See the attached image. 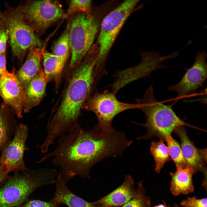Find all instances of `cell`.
Instances as JSON below:
<instances>
[{"instance_id": "1", "label": "cell", "mask_w": 207, "mask_h": 207, "mask_svg": "<svg viewBox=\"0 0 207 207\" xmlns=\"http://www.w3.org/2000/svg\"><path fill=\"white\" fill-rule=\"evenodd\" d=\"M132 142L114 128L105 131L95 125L86 130L78 124L60 137L56 148L37 163L53 157L52 162L60 168L58 177L66 183L76 176L90 178V171L95 164L107 157L122 156Z\"/></svg>"}, {"instance_id": "2", "label": "cell", "mask_w": 207, "mask_h": 207, "mask_svg": "<svg viewBox=\"0 0 207 207\" xmlns=\"http://www.w3.org/2000/svg\"><path fill=\"white\" fill-rule=\"evenodd\" d=\"M97 59V55L87 58L73 74L59 107L47 126V144H54L56 138L78 124L81 110L96 85L94 73Z\"/></svg>"}, {"instance_id": "3", "label": "cell", "mask_w": 207, "mask_h": 207, "mask_svg": "<svg viewBox=\"0 0 207 207\" xmlns=\"http://www.w3.org/2000/svg\"><path fill=\"white\" fill-rule=\"evenodd\" d=\"M136 101L138 109L144 113L146 120L144 124L136 123L147 130L146 134L138 137L137 140L156 137L164 141L166 136L171 135L175 129L180 126H185L204 131L187 123L178 117L172 105L164 104L157 101L154 96L152 85L148 87L142 98L137 99Z\"/></svg>"}, {"instance_id": "4", "label": "cell", "mask_w": 207, "mask_h": 207, "mask_svg": "<svg viewBox=\"0 0 207 207\" xmlns=\"http://www.w3.org/2000/svg\"><path fill=\"white\" fill-rule=\"evenodd\" d=\"M57 176L56 170L51 168L16 172L0 190V207L20 206L38 188L55 183Z\"/></svg>"}, {"instance_id": "5", "label": "cell", "mask_w": 207, "mask_h": 207, "mask_svg": "<svg viewBox=\"0 0 207 207\" xmlns=\"http://www.w3.org/2000/svg\"><path fill=\"white\" fill-rule=\"evenodd\" d=\"M138 0H126L108 14L101 24L97 39L99 53L95 70L102 74L106 71L104 62L120 30L132 12Z\"/></svg>"}, {"instance_id": "6", "label": "cell", "mask_w": 207, "mask_h": 207, "mask_svg": "<svg viewBox=\"0 0 207 207\" xmlns=\"http://www.w3.org/2000/svg\"><path fill=\"white\" fill-rule=\"evenodd\" d=\"M0 20L8 30L12 53L20 61L30 48H42L41 41L27 23L20 8L0 12Z\"/></svg>"}, {"instance_id": "7", "label": "cell", "mask_w": 207, "mask_h": 207, "mask_svg": "<svg viewBox=\"0 0 207 207\" xmlns=\"http://www.w3.org/2000/svg\"><path fill=\"white\" fill-rule=\"evenodd\" d=\"M70 22V66L72 68L79 64L89 50L97 33L99 24L90 13L75 14Z\"/></svg>"}, {"instance_id": "8", "label": "cell", "mask_w": 207, "mask_h": 207, "mask_svg": "<svg viewBox=\"0 0 207 207\" xmlns=\"http://www.w3.org/2000/svg\"><path fill=\"white\" fill-rule=\"evenodd\" d=\"M116 94L108 90L99 92L97 91L90 96L84 104L86 110L94 113L98 120L95 126L103 131H109L113 129L112 123L114 118L119 113L126 110L138 109L136 104L121 102L117 98Z\"/></svg>"}, {"instance_id": "9", "label": "cell", "mask_w": 207, "mask_h": 207, "mask_svg": "<svg viewBox=\"0 0 207 207\" xmlns=\"http://www.w3.org/2000/svg\"><path fill=\"white\" fill-rule=\"evenodd\" d=\"M179 51L167 55L162 56L159 51L144 52L140 63L135 66L117 72L115 80L110 85L112 91L116 94L123 87L141 78L149 76L153 72L165 67L162 63L177 57Z\"/></svg>"}, {"instance_id": "10", "label": "cell", "mask_w": 207, "mask_h": 207, "mask_svg": "<svg viewBox=\"0 0 207 207\" xmlns=\"http://www.w3.org/2000/svg\"><path fill=\"white\" fill-rule=\"evenodd\" d=\"M20 9L28 24L37 32L43 31L53 23L66 16L61 5L57 1H33Z\"/></svg>"}, {"instance_id": "11", "label": "cell", "mask_w": 207, "mask_h": 207, "mask_svg": "<svg viewBox=\"0 0 207 207\" xmlns=\"http://www.w3.org/2000/svg\"><path fill=\"white\" fill-rule=\"evenodd\" d=\"M28 133L27 125L19 124L14 138L1 150L0 164L5 166L9 172L28 169L24 164V155L27 150L26 141Z\"/></svg>"}, {"instance_id": "12", "label": "cell", "mask_w": 207, "mask_h": 207, "mask_svg": "<svg viewBox=\"0 0 207 207\" xmlns=\"http://www.w3.org/2000/svg\"><path fill=\"white\" fill-rule=\"evenodd\" d=\"M206 57L205 51L198 52L192 66L187 70L178 83L169 86L168 90L176 93L181 97L193 93L202 87L207 78Z\"/></svg>"}, {"instance_id": "13", "label": "cell", "mask_w": 207, "mask_h": 207, "mask_svg": "<svg viewBox=\"0 0 207 207\" xmlns=\"http://www.w3.org/2000/svg\"><path fill=\"white\" fill-rule=\"evenodd\" d=\"M14 68L0 78V96L18 118L22 117L24 91L17 78Z\"/></svg>"}, {"instance_id": "14", "label": "cell", "mask_w": 207, "mask_h": 207, "mask_svg": "<svg viewBox=\"0 0 207 207\" xmlns=\"http://www.w3.org/2000/svg\"><path fill=\"white\" fill-rule=\"evenodd\" d=\"M179 137L181 147L183 156L187 166L195 173L202 172L204 177L207 176V169L198 149L189 138L184 126H180L174 131Z\"/></svg>"}, {"instance_id": "15", "label": "cell", "mask_w": 207, "mask_h": 207, "mask_svg": "<svg viewBox=\"0 0 207 207\" xmlns=\"http://www.w3.org/2000/svg\"><path fill=\"white\" fill-rule=\"evenodd\" d=\"M132 177L126 175L123 183L112 191L93 202L102 207H120L130 200L134 196L136 189Z\"/></svg>"}, {"instance_id": "16", "label": "cell", "mask_w": 207, "mask_h": 207, "mask_svg": "<svg viewBox=\"0 0 207 207\" xmlns=\"http://www.w3.org/2000/svg\"><path fill=\"white\" fill-rule=\"evenodd\" d=\"M29 50L25 62L15 73L24 91L30 81L42 69L41 62L43 50L37 47H32Z\"/></svg>"}, {"instance_id": "17", "label": "cell", "mask_w": 207, "mask_h": 207, "mask_svg": "<svg viewBox=\"0 0 207 207\" xmlns=\"http://www.w3.org/2000/svg\"><path fill=\"white\" fill-rule=\"evenodd\" d=\"M48 82L42 69L30 81L24 91L23 107L24 112L28 113L39 103L45 94Z\"/></svg>"}, {"instance_id": "18", "label": "cell", "mask_w": 207, "mask_h": 207, "mask_svg": "<svg viewBox=\"0 0 207 207\" xmlns=\"http://www.w3.org/2000/svg\"><path fill=\"white\" fill-rule=\"evenodd\" d=\"M195 172L187 166L183 168H177L174 172H170L171 177L170 191L173 195L183 194L187 195L193 193L194 190L192 177Z\"/></svg>"}, {"instance_id": "19", "label": "cell", "mask_w": 207, "mask_h": 207, "mask_svg": "<svg viewBox=\"0 0 207 207\" xmlns=\"http://www.w3.org/2000/svg\"><path fill=\"white\" fill-rule=\"evenodd\" d=\"M55 183V194L52 200L59 205L65 204L68 207H102L75 195L68 188L66 183L58 176Z\"/></svg>"}, {"instance_id": "20", "label": "cell", "mask_w": 207, "mask_h": 207, "mask_svg": "<svg viewBox=\"0 0 207 207\" xmlns=\"http://www.w3.org/2000/svg\"><path fill=\"white\" fill-rule=\"evenodd\" d=\"M14 115L11 108L2 103L0 107V151L12 140L19 124L14 117Z\"/></svg>"}, {"instance_id": "21", "label": "cell", "mask_w": 207, "mask_h": 207, "mask_svg": "<svg viewBox=\"0 0 207 207\" xmlns=\"http://www.w3.org/2000/svg\"><path fill=\"white\" fill-rule=\"evenodd\" d=\"M43 72L48 81L60 77L66 62L52 53L43 50Z\"/></svg>"}, {"instance_id": "22", "label": "cell", "mask_w": 207, "mask_h": 207, "mask_svg": "<svg viewBox=\"0 0 207 207\" xmlns=\"http://www.w3.org/2000/svg\"><path fill=\"white\" fill-rule=\"evenodd\" d=\"M164 141L161 139L158 141H152L150 147V152L155 163L154 170L157 173H159L165 163L171 160L168 148Z\"/></svg>"}, {"instance_id": "23", "label": "cell", "mask_w": 207, "mask_h": 207, "mask_svg": "<svg viewBox=\"0 0 207 207\" xmlns=\"http://www.w3.org/2000/svg\"><path fill=\"white\" fill-rule=\"evenodd\" d=\"M70 29L69 22L62 34L54 44L52 49L53 54L65 62L68 58L70 50Z\"/></svg>"}, {"instance_id": "24", "label": "cell", "mask_w": 207, "mask_h": 207, "mask_svg": "<svg viewBox=\"0 0 207 207\" xmlns=\"http://www.w3.org/2000/svg\"><path fill=\"white\" fill-rule=\"evenodd\" d=\"M168 148L170 159L174 162L177 168H183L187 166L183 155L181 146L171 136L165 138Z\"/></svg>"}, {"instance_id": "25", "label": "cell", "mask_w": 207, "mask_h": 207, "mask_svg": "<svg viewBox=\"0 0 207 207\" xmlns=\"http://www.w3.org/2000/svg\"><path fill=\"white\" fill-rule=\"evenodd\" d=\"M150 198L146 195L142 182L137 183V188L134 197L128 202L120 207H151Z\"/></svg>"}, {"instance_id": "26", "label": "cell", "mask_w": 207, "mask_h": 207, "mask_svg": "<svg viewBox=\"0 0 207 207\" xmlns=\"http://www.w3.org/2000/svg\"><path fill=\"white\" fill-rule=\"evenodd\" d=\"M91 4V0H71L66 14V16L79 13H90Z\"/></svg>"}, {"instance_id": "27", "label": "cell", "mask_w": 207, "mask_h": 207, "mask_svg": "<svg viewBox=\"0 0 207 207\" xmlns=\"http://www.w3.org/2000/svg\"><path fill=\"white\" fill-rule=\"evenodd\" d=\"M207 198L197 199L195 197H188L180 203L182 207H207Z\"/></svg>"}, {"instance_id": "28", "label": "cell", "mask_w": 207, "mask_h": 207, "mask_svg": "<svg viewBox=\"0 0 207 207\" xmlns=\"http://www.w3.org/2000/svg\"><path fill=\"white\" fill-rule=\"evenodd\" d=\"M8 38V30L4 24L0 20V54L5 53Z\"/></svg>"}, {"instance_id": "29", "label": "cell", "mask_w": 207, "mask_h": 207, "mask_svg": "<svg viewBox=\"0 0 207 207\" xmlns=\"http://www.w3.org/2000/svg\"><path fill=\"white\" fill-rule=\"evenodd\" d=\"M59 205L52 200L49 202L35 200L28 201L21 207H57Z\"/></svg>"}, {"instance_id": "30", "label": "cell", "mask_w": 207, "mask_h": 207, "mask_svg": "<svg viewBox=\"0 0 207 207\" xmlns=\"http://www.w3.org/2000/svg\"><path fill=\"white\" fill-rule=\"evenodd\" d=\"M7 70L5 53H4L0 54V78Z\"/></svg>"}, {"instance_id": "31", "label": "cell", "mask_w": 207, "mask_h": 207, "mask_svg": "<svg viewBox=\"0 0 207 207\" xmlns=\"http://www.w3.org/2000/svg\"><path fill=\"white\" fill-rule=\"evenodd\" d=\"M9 172L5 166L0 164V184L4 180Z\"/></svg>"}, {"instance_id": "32", "label": "cell", "mask_w": 207, "mask_h": 207, "mask_svg": "<svg viewBox=\"0 0 207 207\" xmlns=\"http://www.w3.org/2000/svg\"><path fill=\"white\" fill-rule=\"evenodd\" d=\"M200 155L204 161L206 162V150L199 149Z\"/></svg>"}, {"instance_id": "33", "label": "cell", "mask_w": 207, "mask_h": 207, "mask_svg": "<svg viewBox=\"0 0 207 207\" xmlns=\"http://www.w3.org/2000/svg\"><path fill=\"white\" fill-rule=\"evenodd\" d=\"M164 204H160L157 205H156L154 207H166L164 202H163Z\"/></svg>"}, {"instance_id": "34", "label": "cell", "mask_w": 207, "mask_h": 207, "mask_svg": "<svg viewBox=\"0 0 207 207\" xmlns=\"http://www.w3.org/2000/svg\"><path fill=\"white\" fill-rule=\"evenodd\" d=\"M164 202L166 207H172L171 206H170V205H167L165 202ZM173 207H179V206L177 204H175L173 205Z\"/></svg>"}]
</instances>
